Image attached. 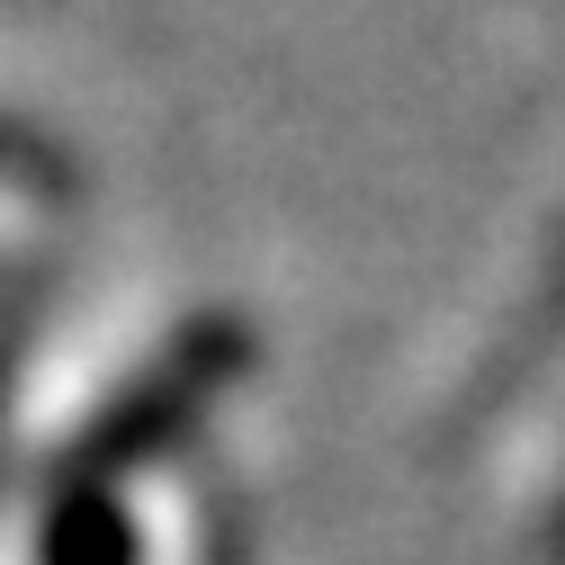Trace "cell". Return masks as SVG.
Here are the masks:
<instances>
[{"label":"cell","instance_id":"1","mask_svg":"<svg viewBox=\"0 0 565 565\" xmlns=\"http://www.w3.org/2000/svg\"><path fill=\"white\" fill-rule=\"evenodd\" d=\"M36 556L45 565H126V521H117V503H108L90 476L54 493V521H45V547Z\"/></svg>","mask_w":565,"mask_h":565}]
</instances>
